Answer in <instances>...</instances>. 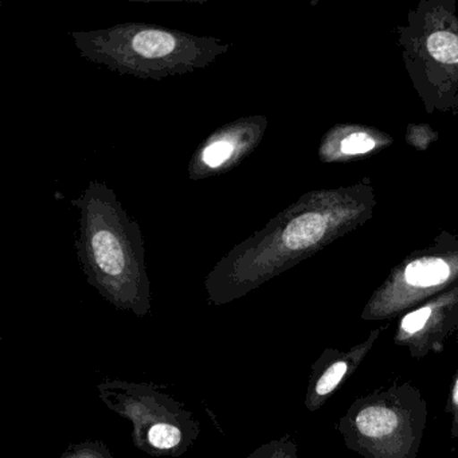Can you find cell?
<instances>
[{
	"label": "cell",
	"instance_id": "obj_7",
	"mask_svg": "<svg viewBox=\"0 0 458 458\" xmlns=\"http://www.w3.org/2000/svg\"><path fill=\"white\" fill-rule=\"evenodd\" d=\"M428 53L431 57L436 58L438 63L458 64V37L449 31H437L431 34L426 42Z\"/></svg>",
	"mask_w": 458,
	"mask_h": 458
},
{
	"label": "cell",
	"instance_id": "obj_4",
	"mask_svg": "<svg viewBox=\"0 0 458 458\" xmlns=\"http://www.w3.org/2000/svg\"><path fill=\"white\" fill-rule=\"evenodd\" d=\"M267 124V117L254 114L216 128L192 154L187 170L190 181L214 178L237 168L261 144Z\"/></svg>",
	"mask_w": 458,
	"mask_h": 458
},
{
	"label": "cell",
	"instance_id": "obj_5",
	"mask_svg": "<svg viewBox=\"0 0 458 458\" xmlns=\"http://www.w3.org/2000/svg\"><path fill=\"white\" fill-rule=\"evenodd\" d=\"M450 275V267L441 259H420L412 261L404 270V280L412 286L428 288L444 283Z\"/></svg>",
	"mask_w": 458,
	"mask_h": 458
},
{
	"label": "cell",
	"instance_id": "obj_10",
	"mask_svg": "<svg viewBox=\"0 0 458 458\" xmlns=\"http://www.w3.org/2000/svg\"><path fill=\"white\" fill-rule=\"evenodd\" d=\"M374 147L375 141L371 136L366 135V133H353V135L348 136L342 141L340 149L345 155H358L366 154V152L371 151Z\"/></svg>",
	"mask_w": 458,
	"mask_h": 458
},
{
	"label": "cell",
	"instance_id": "obj_3",
	"mask_svg": "<svg viewBox=\"0 0 458 458\" xmlns=\"http://www.w3.org/2000/svg\"><path fill=\"white\" fill-rule=\"evenodd\" d=\"M337 218L320 197L308 195L235 245L211 272L214 286H249L320 248Z\"/></svg>",
	"mask_w": 458,
	"mask_h": 458
},
{
	"label": "cell",
	"instance_id": "obj_2",
	"mask_svg": "<svg viewBox=\"0 0 458 458\" xmlns=\"http://www.w3.org/2000/svg\"><path fill=\"white\" fill-rule=\"evenodd\" d=\"M72 205L80 210L74 250L90 280L117 296L141 291L147 285L143 233L114 189L89 182Z\"/></svg>",
	"mask_w": 458,
	"mask_h": 458
},
{
	"label": "cell",
	"instance_id": "obj_8",
	"mask_svg": "<svg viewBox=\"0 0 458 458\" xmlns=\"http://www.w3.org/2000/svg\"><path fill=\"white\" fill-rule=\"evenodd\" d=\"M181 430L167 423H157L149 430V442L157 449H171L181 442Z\"/></svg>",
	"mask_w": 458,
	"mask_h": 458
},
{
	"label": "cell",
	"instance_id": "obj_6",
	"mask_svg": "<svg viewBox=\"0 0 458 458\" xmlns=\"http://www.w3.org/2000/svg\"><path fill=\"white\" fill-rule=\"evenodd\" d=\"M398 418L395 412L385 407H367L361 410L356 418V426L363 436L377 437L387 436L396 428Z\"/></svg>",
	"mask_w": 458,
	"mask_h": 458
},
{
	"label": "cell",
	"instance_id": "obj_11",
	"mask_svg": "<svg viewBox=\"0 0 458 458\" xmlns=\"http://www.w3.org/2000/svg\"><path fill=\"white\" fill-rule=\"evenodd\" d=\"M431 310L430 308H422V310H415V312L410 313L402 321V328L406 331L407 334H415L423 328L426 321L430 318Z\"/></svg>",
	"mask_w": 458,
	"mask_h": 458
},
{
	"label": "cell",
	"instance_id": "obj_1",
	"mask_svg": "<svg viewBox=\"0 0 458 458\" xmlns=\"http://www.w3.org/2000/svg\"><path fill=\"white\" fill-rule=\"evenodd\" d=\"M80 55L122 76L160 80L208 68L232 44L151 23H119L71 33Z\"/></svg>",
	"mask_w": 458,
	"mask_h": 458
},
{
	"label": "cell",
	"instance_id": "obj_12",
	"mask_svg": "<svg viewBox=\"0 0 458 458\" xmlns=\"http://www.w3.org/2000/svg\"><path fill=\"white\" fill-rule=\"evenodd\" d=\"M454 402H455V403L458 404V380H457V383H455V387H454Z\"/></svg>",
	"mask_w": 458,
	"mask_h": 458
},
{
	"label": "cell",
	"instance_id": "obj_9",
	"mask_svg": "<svg viewBox=\"0 0 458 458\" xmlns=\"http://www.w3.org/2000/svg\"><path fill=\"white\" fill-rule=\"evenodd\" d=\"M345 371H347V364L344 361H337L334 366L329 367L316 385V393L318 395H326V394L331 393L339 385L340 380L344 377Z\"/></svg>",
	"mask_w": 458,
	"mask_h": 458
}]
</instances>
